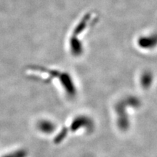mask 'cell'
Returning a JSON list of instances; mask_svg holds the SVG:
<instances>
[{
  "label": "cell",
  "instance_id": "cell-2",
  "mask_svg": "<svg viewBox=\"0 0 157 157\" xmlns=\"http://www.w3.org/2000/svg\"><path fill=\"white\" fill-rule=\"evenodd\" d=\"M153 76L150 73H144L141 77V84L144 88L148 87L152 82Z\"/></svg>",
  "mask_w": 157,
  "mask_h": 157
},
{
  "label": "cell",
  "instance_id": "cell-1",
  "mask_svg": "<svg viewBox=\"0 0 157 157\" xmlns=\"http://www.w3.org/2000/svg\"><path fill=\"white\" fill-rule=\"evenodd\" d=\"M140 48L146 50L153 49L157 46V34H148L140 37L137 40Z\"/></svg>",
  "mask_w": 157,
  "mask_h": 157
}]
</instances>
